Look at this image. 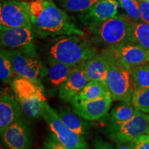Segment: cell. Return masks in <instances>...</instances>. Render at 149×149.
I'll return each instance as SVG.
<instances>
[{
    "mask_svg": "<svg viewBox=\"0 0 149 149\" xmlns=\"http://www.w3.org/2000/svg\"><path fill=\"white\" fill-rule=\"evenodd\" d=\"M132 22L128 16L120 15L89 27L94 42L109 46L127 44L131 41Z\"/></svg>",
    "mask_w": 149,
    "mask_h": 149,
    "instance_id": "obj_4",
    "label": "cell"
},
{
    "mask_svg": "<svg viewBox=\"0 0 149 149\" xmlns=\"http://www.w3.org/2000/svg\"><path fill=\"white\" fill-rule=\"evenodd\" d=\"M29 3L32 28L39 38L86 35L52 0H32Z\"/></svg>",
    "mask_w": 149,
    "mask_h": 149,
    "instance_id": "obj_1",
    "label": "cell"
},
{
    "mask_svg": "<svg viewBox=\"0 0 149 149\" xmlns=\"http://www.w3.org/2000/svg\"><path fill=\"white\" fill-rule=\"evenodd\" d=\"M135 89L149 88V64L130 68Z\"/></svg>",
    "mask_w": 149,
    "mask_h": 149,
    "instance_id": "obj_23",
    "label": "cell"
},
{
    "mask_svg": "<svg viewBox=\"0 0 149 149\" xmlns=\"http://www.w3.org/2000/svg\"><path fill=\"white\" fill-rule=\"evenodd\" d=\"M116 149H132L130 148L128 143H124V144H117Z\"/></svg>",
    "mask_w": 149,
    "mask_h": 149,
    "instance_id": "obj_32",
    "label": "cell"
},
{
    "mask_svg": "<svg viewBox=\"0 0 149 149\" xmlns=\"http://www.w3.org/2000/svg\"><path fill=\"white\" fill-rule=\"evenodd\" d=\"M119 3L116 0H100L79 15L80 22L89 27L116 16Z\"/></svg>",
    "mask_w": 149,
    "mask_h": 149,
    "instance_id": "obj_12",
    "label": "cell"
},
{
    "mask_svg": "<svg viewBox=\"0 0 149 149\" xmlns=\"http://www.w3.org/2000/svg\"><path fill=\"white\" fill-rule=\"evenodd\" d=\"M148 134L149 135V130H148Z\"/></svg>",
    "mask_w": 149,
    "mask_h": 149,
    "instance_id": "obj_35",
    "label": "cell"
},
{
    "mask_svg": "<svg viewBox=\"0 0 149 149\" xmlns=\"http://www.w3.org/2000/svg\"><path fill=\"white\" fill-rule=\"evenodd\" d=\"M93 144L95 149H114L110 143L107 142V141L104 140L100 137H97L95 139Z\"/></svg>",
    "mask_w": 149,
    "mask_h": 149,
    "instance_id": "obj_31",
    "label": "cell"
},
{
    "mask_svg": "<svg viewBox=\"0 0 149 149\" xmlns=\"http://www.w3.org/2000/svg\"><path fill=\"white\" fill-rule=\"evenodd\" d=\"M132 104L137 111L149 113V88L136 89L132 97Z\"/></svg>",
    "mask_w": 149,
    "mask_h": 149,
    "instance_id": "obj_25",
    "label": "cell"
},
{
    "mask_svg": "<svg viewBox=\"0 0 149 149\" xmlns=\"http://www.w3.org/2000/svg\"><path fill=\"white\" fill-rule=\"evenodd\" d=\"M6 149H31V137L29 124L23 118L9 126L1 135Z\"/></svg>",
    "mask_w": 149,
    "mask_h": 149,
    "instance_id": "obj_11",
    "label": "cell"
},
{
    "mask_svg": "<svg viewBox=\"0 0 149 149\" xmlns=\"http://www.w3.org/2000/svg\"><path fill=\"white\" fill-rule=\"evenodd\" d=\"M100 0H60V5L69 12L82 13Z\"/></svg>",
    "mask_w": 149,
    "mask_h": 149,
    "instance_id": "obj_26",
    "label": "cell"
},
{
    "mask_svg": "<svg viewBox=\"0 0 149 149\" xmlns=\"http://www.w3.org/2000/svg\"><path fill=\"white\" fill-rule=\"evenodd\" d=\"M88 81L93 80L107 82L109 70V56L105 51L81 64Z\"/></svg>",
    "mask_w": 149,
    "mask_h": 149,
    "instance_id": "obj_18",
    "label": "cell"
},
{
    "mask_svg": "<svg viewBox=\"0 0 149 149\" xmlns=\"http://www.w3.org/2000/svg\"><path fill=\"white\" fill-rule=\"evenodd\" d=\"M10 84L24 114L31 119L43 117L47 104L44 86L18 76Z\"/></svg>",
    "mask_w": 149,
    "mask_h": 149,
    "instance_id": "obj_3",
    "label": "cell"
},
{
    "mask_svg": "<svg viewBox=\"0 0 149 149\" xmlns=\"http://www.w3.org/2000/svg\"><path fill=\"white\" fill-rule=\"evenodd\" d=\"M22 108L17 99L7 94L1 97L0 100V133L22 118Z\"/></svg>",
    "mask_w": 149,
    "mask_h": 149,
    "instance_id": "obj_17",
    "label": "cell"
},
{
    "mask_svg": "<svg viewBox=\"0 0 149 149\" xmlns=\"http://www.w3.org/2000/svg\"><path fill=\"white\" fill-rule=\"evenodd\" d=\"M44 149H68L64 146L53 133H51L44 141Z\"/></svg>",
    "mask_w": 149,
    "mask_h": 149,
    "instance_id": "obj_29",
    "label": "cell"
},
{
    "mask_svg": "<svg viewBox=\"0 0 149 149\" xmlns=\"http://www.w3.org/2000/svg\"><path fill=\"white\" fill-rule=\"evenodd\" d=\"M148 115L138 111L133 118L124 122H116L109 117L105 133L117 144H124L148 134Z\"/></svg>",
    "mask_w": 149,
    "mask_h": 149,
    "instance_id": "obj_7",
    "label": "cell"
},
{
    "mask_svg": "<svg viewBox=\"0 0 149 149\" xmlns=\"http://www.w3.org/2000/svg\"><path fill=\"white\" fill-rule=\"evenodd\" d=\"M36 37L32 27L7 28L0 26V44L8 50L21 49L35 46Z\"/></svg>",
    "mask_w": 149,
    "mask_h": 149,
    "instance_id": "obj_10",
    "label": "cell"
},
{
    "mask_svg": "<svg viewBox=\"0 0 149 149\" xmlns=\"http://www.w3.org/2000/svg\"><path fill=\"white\" fill-rule=\"evenodd\" d=\"M146 1H149V0H146Z\"/></svg>",
    "mask_w": 149,
    "mask_h": 149,
    "instance_id": "obj_36",
    "label": "cell"
},
{
    "mask_svg": "<svg viewBox=\"0 0 149 149\" xmlns=\"http://www.w3.org/2000/svg\"><path fill=\"white\" fill-rule=\"evenodd\" d=\"M120 6L125 10L127 16L134 22H140V10L138 0H127L119 2Z\"/></svg>",
    "mask_w": 149,
    "mask_h": 149,
    "instance_id": "obj_27",
    "label": "cell"
},
{
    "mask_svg": "<svg viewBox=\"0 0 149 149\" xmlns=\"http://www.w3.org/2000/svg\"><path fill=\"white\" fill-rule=\"evenodd\" d=\"M138 111L132 104L122 102L112 109L109 117L116 122H124L133 118Z\"/></svg>",
    "mask_w": 149,
    "mask_h": 149,
    "instance_id": "obj_24",
    "label": "cell"
},
{
    "mask_svg": "<svg viewBox=\"0 0 149 149\" xmlns=\"http://www.w3.org/2000/svg\"><path fill=\"white\" fill-rule=\"evenodd\" d=\"M140 10L141 21L149 24V1L146 0H138Z\"/></svg>",
    "mask_w": 149,
    "mask_h": 149,
    "instance_id": "obj_30",
    "label": "cell"
},
{
    "mask_svg": "<svg viewBox=\"0 0 149 149\" xmlns=\"http://www.w3.org/2000/svg\"><path fill=\"white\" fill-rule=\"evenodd\" d=\"M111 95L107 82L93 80L88 81L79 94L72 100L88 101Z\"/></svg>",
    "mask_w": 149,
    "mask_h": 149,
    "instance_id": "obj_20",
    "label": "cell"
},
{
    "mask_svg": "<svg viewBox=\"0 0 149 149\" xmlns=\"http://www.w3.org/2000/svg\"><path fill=\"white\" fill-rule=\"evenodd\" d=\"M148 116H149V113H148Z\"/></svg>",
    "mask_w": 149,
    "mask_h": 149,
    "instance_id": "obj_38",
    "label": "cell"
},
{
    "mask_svg": "<svg viewBox=\"0 0 149 149\" xmlns=\"http://www.w3.org/2000/svg\"><path fill=\"white\" fill-rule=\"evenodd\" d=\"M110 53L118 58L125 66L130 68L149 62V51L134 43L116 46H109L105 48Z\"/></svg>",
    "mask_w": 149,
    "mask_h": 149,
    "instance_id": "obj_14",
    "label": "cell"
},
{
    "mask_svg": "<svg viewBox=\"0 0 149 149\" xmlns=\"http://www.w3.org/2000/svg\"><path fill=\"white\" fill-rule=\"evenodd\" d=\"M128 144L132 149H149V135L144 134Z\"/></svg>",
    "mask_w": 149,
    "mask_h": 149,
    "instance_id": "obj_28",
    "label": "cell"
},
{
    "mask_svg": "<svg viewBox=\"0 0 149 149\" xmlns=\"http://www.w3.org/2000/svg\"><path fill=\"white\" fill-rule=\"evenodd\" d=\"M130 42L149 51V24L141 22H132Z\"/></svg>",
    "mask_w": 149,
    "mask_h": 149,
    "instance_id": "obj_21",
    "label": "cell"
},
{
    "mask_svg": "<svg viewBox=\"0 0 149 149\" xmlns=\"http://www.w3.org/2000/svg\"><path fill=\"white\" fill-rule=\"evenodd\" d=\"M58 114L62 122L67 127L79 135L85 136L88 135L91 125L79 115L70 109H60Z\"/></svg>",
    "mask_w": 149,
    "mask_h": 149,
    "instance_id": "obj_19",
    "label": "cell"
},
{
    "mask_svg": "<svg viewBox=\"0 0 149 149\" xmlns=\"http://www.w3.org/2000/svg\"><path fill=\"white\" fill-rule=\"evenodd\" d=\"M0 26L32 27L30 3L17 0H1Z\"/></svg>",
    "mask_w": 149,
    "mask_h": 149,
    "instance_id": "obj_9",
    "label": "cell"
},
{
    "mask_svg": "<svg viewBox=\"0 0 149 149\" xmlns=\"http://www.w3.org/2000/svg\"><path fill=\"white\" fill-rule=\"evenodd\" d=\"M113 97L108 95L104 97L88 100L70 102L74 113L87 121L101 120L109 112Z\"/></svg>",
    "mask_w": 149,
    "mask_h": 149,
    "instance_id": "obj_13",
    "label": "cell"
},
{
    "mask_svg": "<svg viewBox=\"0 0 149 149\" xmlns=\"http://www.w3.org/2000/svg\"><path fill=\"white\" fill-rule=\"evenodd\" d=\"M104 51L109 56L107 84L113 100L132 104V97L135 89L130 69L107 50Z\"/></svg>",
    "mask_w": 149,
    "mask_h": 149,
    "instance_id": "obj_5",
    "label": "cell"
},
{
    "mask_svg": "<svg viewBox=\"0 0 149 149\" xmlns=\"http://www.w3.org/2000/svg\"><path fill=\"white\" fill-rule=\"evenodd\" d=\"M119 2H120V1H127V0H118Z\"/></svg>",
    "mask_w": 149,
    "mask_h": 149,
    "instance_id": "obj_34",
    "label": "cell"
},
{
    "mask_svg": "<svg viewBox=\"0 0 149 149\" xmlns=\"http://www.w3.org/2000/svg\"><path fill=\"white\" fill-rule=\"evenodd\" d=\"M43 118L49 127L51 133L68 149H88L84 136L72 131L65 125L59 115L49 104H46Z\"/></svg>",
    "mask_w": 149,
    "mask_h": 149,
    "instance_id": "obj_8",
    "label": "cell"
},
{
    "mask_svg": "<svg viewBox=\"0 0 149 149\" xmlns=\"http://www.w3.org/2000/svg\"><path fill=\"white\" fill-rule=\"evenodd\" d=\"M17 76L7 49L1 48L0 51V78L4 83L10 84Z\"/></svg>",
    "mask_w": 149,
    "mask_h": 149,
    "instance_id": "obj_22",
    "label": "cell"
},
{
    "mask_svg": "<svg viewBox=\"0 0 149 149\" xmlns=\"http://www.w3.org/2000/svg\"><path fill=\"white\" fill-rule=\"evenodd\" d=\"M17 1H20V0H17Z\"/></svg>",
    "mask_w": 149,
    "mask_h": 149,
    "instance_id": "obj_37",
    "label": "cell"
},
{
    "mask_svg": "<svg viewBox=\"0 0 149 149\" xmlns=\"http://www.w3.org/2000/svg\"><path fill=\"white\" fill-rule=\"evenodd\" d=\"M0 149H6L5 147L3 146V145L2 144H1V146H0Z\"/></svg>",
    "mask_w": 149,
    "mask_h": 149,
    "instance_id": "obj_33",
    "label": "cell"
},
{
    "mask_svg": "<svg viewBox=\"0 0 149 149\" xmlns=\"http://www.w3.org/2000/svg\"><path fill=\"white\" fill-rule=\"evenodd\" d=\"M46 74L43 80L45 81L48 88L52 93L59 90L70 74L78 66H69L52 60H46Z\"/></svg>",
    "mask_w": 149,
    "mask_h": 149,
    "instance_id": "obj_16",
    "label": "cell"
},
{
    "mask_svg": "<svg viewBox=\"0 0 149 149\" xmlns=\"http://www.w3.org/2000/svg\"><path fill=\"white\" fill-rule=\"evenodd\" d=\"M79 35H61L50 38L43 51L46 60L74 66L84 64L98 54L91 43Z\"/></svg>",
    "mask_w": 149,
    "mask_h": 149,
    "instance_id": "obj_2",
    "label": "cell"
},
{
    "mask_svg": "<svg viewBox=\"0 0 149 149\" xmlns=\"http://www.w3.org/2000/svg\"><path fill=\"white\" fill-rule=\"evenodd\" d=\"M88 82L81 64L72 71L59 89V97L64 102H71Z\"/></svg>",
    "mask_w": 149,
    "mask_h": 149,
    "instance_id": "obj_15",
    "label": "cell"
},
{
    "mask_svg": "<svg viewBox=\"0 0 149 149\" xmlns=\"http://www.w3.org/2000/svg\"><path fill=\"white\" fill-rule=\"evenodd\" d=\"M8 51L17 76L43 85L46 68L37 55L36 46Z\"/></svg>",
    "mask_w": 149,
    "mask_h": 149,
    "instance_id": "obj_6",
    "label": "cell"
}]
</instances>
